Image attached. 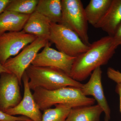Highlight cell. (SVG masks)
Instances as JSON below:
<instances>
[{"label": "cell", "instance_id": "1", "mask_svg": "<svg viewBox=\"0 0 121 121\" xmlns=\"http://www.w3.org/2000/svg\"><path fill=\"white\" fill-rule=\"evenodd\" d=\"M118 47L110 36L93 42L87 51L76 57L70 76L79 82L86 80L95 69L108 63Z\"/></svg>", "mask_w": 121, "mask_h": 121}, {"label": "cell", "instance_id": "2", "mask_svg": "<svg viewBox=\"0 0 121 121\" xmlns=\"http://www.w3.org/2000/svg\"><path fill=\"white\" fill-rule=\"evenodd\" d=\"M40 110L44 111L57 104H63L72 108L94 105L95 100L85 96L80 89L68 86L54 91L37 88L33 94Z\"/></svg>", "mask_w": 121, "mask_h": 121}, {"label": "cell", "instance_id": "3", "mask_svg": "<svg viewBox=\"0 0 121 121\" xmlns=\"http://www.w3.org/2000/svg\"><path fill=\"white\" fill-rule=\"evenodd\" d=\"M25 72L29 78V87L33 91L37 88L54 91L68 86L80 89L82 86L64 72L55 68L35 66L31 64Z\"/></svg>", "mask_w": 121, "mask_h": 121}, {"label": "cell", "instance_id": "4", "mask_svg": "<svg viewBox=\"0 0 121 121\" xmlns=\"http://www.w3.org/2000/svg\"><path fill=\"white\" fill-rule=\"evenodd\" d=\"M61 2L62 17L59 24L73 31L84 43L90 45L88 22L82 1L61 0Z\"/></svg>", "mask_w": 121, "mask_h": 121}, {"label": "cell", "instance_id": "5", "mask_svg": "<svg viewBox=\"0 0 121 121\" xmlns=\"http://www.w3.org/2000/svg\"><path fill=\"white\" fill-rule=\"evenodd\" d=\"M49 41L54 44L58 51L76 57L88 50L86 45L74 32L60 24L51 23Z\"/></svg>", "mask_w": 121, "mask_h": 121}, {"label": "cell", "instance_id": "6", "mask_svg": "<svg viewBox=\"0 0 121 121\" xmlns=\"http://www.w3.org/2000/svg\"><path fill=\"white\" fill-rule=\"evenodd\" d=\"M49 42L47 39L37 37L15 57L8 60L3 65L9 72L17 77L21 86H22V76L26 69L31 64L39 51Z\"/></svg>", "mask_w": 121, "mask_h": 121}, {"label": "cell", "instance_id": "7", "mask_svg": "<svg viewBox=\"0 0 121 121\" xmlns=\"http://www.w3.org/2000/svg\"><path fill=\"white\" fill-rule=\"evenodd\" d=\"M37 38L22 30L7 32L0 36V62L4 65L11 56L17 55L21 50Z\"/></svg>", "mask_w": 121, "mask_h": 121}, {"label": "cell", "instance_id": "8", "mask_svg": "<svg viewBox=\"0 0 121 121\" xmlns=\"http://www.w3.org/2000/svg\"><path fill=\"white\" fill-rule=\"evenodd\" d=\"M50 44L48 43L41 52L38 53L31 65L57 68L70 76L76 57L69 56L55 50L50 47Z\"/></svg>", "mask_w": 121, "mask_h": 121}, {"label": "cell", "instance_id": "9", "mask_svg": "<svg viewBox=\"0 0 121 121\" xmlns=\"http://www.w3.org/2000/svg\"><path fill=\"white\" fill-rule=\"evenodd\" d=\"M19 79L14 74L2 73L0 75V110L4 112L16 106L22 98Z\"/></svg>", "mask_w": 121, "mask_h": 121}, {"label": "cell", "instance_id": "10", "mask_svg": "<svg viewBox=\"0 0 121 121\" xmlns=\"http://www.w3.org/2000/svg\"><path fill=\"white\" fill-rule=\"evenodd\" d=\"M22 80L24 84V93L21 101L16 106L4 112L11 116L19 115L25 116L32 121H41L43 115L29 87V78L26 72L22 76Z\"/></svg>", "mask_w": 121, "mask_h": 121}, {"label": "cell", "instance_id": "11", "mask_svg": "<svg viewBox=\"0 0 121 121\" xmlns=\"http://www.w3.org/2000/svg\"><path fill=\"white\" fill-rule=\"evenodd\" d=\"M102 73L101 67L95 69L91 74L89 81L86 84H82L80 90L85 96H93L103 110L105 117L109 120L111 110L104 94L102 82Z\"/></svg>", "mask_w": 121, "mask_h": 121}, {"label": "cell", "instance_id": "12", "mask_svg": "<svg viewBox=\"0 0 121 121\" xmlns=\"http://www.w3.org/2000/svg\"><path fill=\"white\" fill-rule=\"evenodd\" d=\"M51 23L47 17L35 11L29 16L22 31L25 33L49 40Z\"/></svg>", "mask_w": 121, "mask_h": 121}, {"label": "cell", "instance_id": "13", "mask_svg": "<svg viewBox=\"0 0 121 121\" xmlns=\"http://www.w3.org/2000/svg\"><path fill=\"white\" fill-rule=\"evenodd\" d=\"M121 23V0H112L104 16L95 27L113 36Z\"/></svg>", "mask_w": 121, "mask_h": 121}, {"label": "cell", "instance_id": "14", "mask_svg": "<svg viewBox=\"0 0 121 121\" xmlns=\"http://www.w3.org/2000/svg\"><path fill=\"white\" fill-rule=\"evenodd\" d=\"M30 15L10 11L3 12L0 14V36L7 31H22Z\"/></svg>", "mask_w": 121, "mask_h": 121}, {"label": "cell", "instance_id": "15", "mask_svg": "<svg viewBox=\"0 0 121 121\" xmlns=\"http://www.w3.org/2000/svg\"><path fill=\"white\" fill-rule=\"evenodd\" d=\"M103 111L98 105L71 108L66 121H100Z\"/></svg>", "mask_w": 121, "mask_h": 121}, {"label": "cell", "instance_id": "16", "mask_svg": "<svg viewBox=\"0 0 121 121\" xmlns=\"http://www.w3.org/2000/svg\"><path fill=\"white\" fill-rule=\"evenodd\" d=\"M35 11L47 17L51 23L59 24L62 17L61 0H39Z\"/></svg>", "mask_w": 121, "mask_h": 121}, {"label": "cell", "instance_id": "17", "mask_svg": "<svg viewBox=\"0 0 121 121\" xmlns=\"http://www.w3.org/2000/svg\"><path fill=\"white\" fill-rule=\"evenodd\" d=\"M112 0H91L84 8L88 23L95 27L104 16Z\"/></svg>", "mask_w": 121, "mask_h": 121}, {"label": "cell", "instance_id": "18", "mask_svg": "<svg viewBox=\"0 0 121 121\" xmlns=\"http://www.w3.org/2000/svg\"><path fill=\"white\" fill-rule=\"evenodd\" d=\"M39 0H11L5 11L30 15L35 11Z\"/></svg>", "mask_w": 121, "mask_h": 121}, {"label": "cell", "instance_id": "19", "mask_svg": "<svg viewBox=\"0 0 121 121\" xmlns=\"http://www.w3.org/2000/svg\"><path fill=\"white\" fill-rule=\"evenodd\" d=\"M55 108L44 111L41 121H66L71 108L63 104H57Z\"/></svg>", "mask_w": 121, "mask_h": 121}, {"label": "cell", "instance_id": "20", "mask_svg": "<svg viewBox=\"0 0 121 121\" xmlns=\"http://www.w3.org/2000/svg\"><path fill=\"white\" fill-rule=\"evenodd\" d=\"M31 119L25 116H11L0 110V121H28ZM32 121V120H31Z\"/></svg>", "mask_w": 121, "mask_h": 121}, {"label": "cell", "instance_id": "21", "mask_svg": "<svg viewBox=\"0 0 121 121\" xmlns=\"http://www.w3.org/2000/svg\"><path fill=\"white\" fill-rule=\"evenodd\" d=\"M107 76L117 83L121 82V72L112 67H109L107 71Z\"/></svg>", "mask_w": 121, "mask_h": 121}, {"label": "cell", "instance_id": "22", "mask_svg": "<svg viewBox=\"0 0 121 121\" xmlns=\"http://www.w3.org/2000/svg\"><path fill=\"white\" fill-rule=\"evenodd\" d=\"M112 37L116 44L118 46H121V23Z\"/></svg>", "mask_w": 121, "mask_h": 121}, {"label": "cell", "instance_id": "23", "mask_svg": "<svg viewBox=\"0 0 121 121\" xmlns=\"http://www.w3.org/2000/svg\"><path fill=\"white\" fill-rule=\"evenodd\" d=\"M11 0H0V14L4 12Z\"/></svg>", "mask_w": 121, "mask_h": 121}, {"label": "cell", "instance_id": "24", "mask_svg": "<svg viewBox=\"0 0 121 121\" xmlns=\"http://www.w3.org/2000/svg\"><path fill=\"white\" fill-rule=\"evenodd\" d=\"M115 91L119 97V110L121 113V82L117 83L115 87Z\"/></svg>", "mask_w": 121, "mask_h": 121}, {"label": "cell", "instance_id": "25", "mask_svg": "<svg viewBox=\"0 0 121 121\" xmlns=\"http://www.w3.org/2000/svg\"><path fill=\"white\" fill-rule=\"evenodd\" d=\"M10 73L7 70L4 65H2L0 62V75L2 73Z\"/></svg>", "mask_w": 121, "mask_h": 121}, {"label": "cell", "instance_id": "26", "mask_svg": "<svg viewBox=\"0 0 121 121\" xmlns=\"http://www.w3.org/2000/svg\"><path fill=\"white\" fill-rule=\"evenodd\" d=\"M109 119H107V118H106L105 117V119H104V121H109Z\"/></svg>", "mask_w": 121, "mask_h": 121}, {"label": "cell", "instance_id": "27", "mask_svg": "<svg viewBox=\"0 0 121 121\" xmlns=\"http://www.w3.org/2000/svg\"></svg>", "mask_w": 121, "mask_h": 121}]
</instances>
